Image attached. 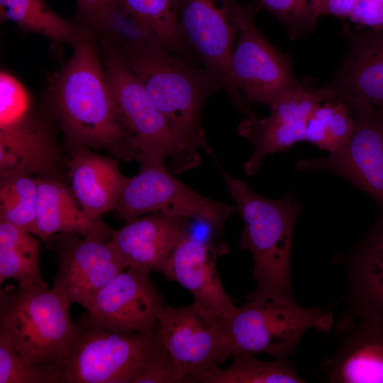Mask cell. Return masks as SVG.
I'll list each match as a JSON object with an SVG mask.
<instances>
[{"mask_svg":"<svg viewBox=\"0 0 383 383\" xmlns=\"http://www.w3.org/2000/svg\"><path fill=\"white\" fill-rule=\"evenodd\" d=\"M91 39L74 45L52 79L50 94L67 139L74 148H100L116 159H137Z\"/></svg>","mask_w":383,"mask_h":383,"instance_id":"obj_1","label":"cell"},{"mask_svg":"<svg viewBox=\"0 0 383 383\" xmlns=\"http://www.w3.org/2000/svg\"><path fill=\"white\" fill-rule=\"evenodd\" d=\"M235 210L243 221L239 248L253 257L254 291L247 301H295L291 282L294 231L301 206L294 192L279 199L262 196L218 166Z\"/></svg>","mask_w":383,"mask_h":383,"instance_id":"obj_2","label":"cell"},{"mask_svg":"<svg viewBox=\"0 0 383 383\" xmlns=\"http://www.w3.org/2000/svg\"><path fill=\"white\" fill-rule=\"evenodd\" d=\"M157 42L123 46L118 53L165 116L179 145L198 154L212 150L201 126L205 102L220 82L205 68L196 69Z\"/></svg>","mask_w":383,"mask_h":383,"instance_id":"obj_3","label":"cell"},{"mask_svg":"<svg viewBox=\"0 0 383 383\" xmlns=\"http://www.w3.org/2000/svg\"><path fill=\"white\" fill-rule=\"evenodd\" d=\"M65 296L48 287H13L0 291V333L26 358L63 369L77 323Z\"/></svg>","mask_w":383,"mask_h":383,"instance_id":"obj_4","label":"cell"},{"mask_svg":"<svg viewBox=\"0 0 383 383\" xmlns=\"http://www.w3.org/2000/svg\"><path fill=\"white\" fill-rule=\"evenodd\" d=\"M166 352L157 328L114 331L92 323L84 314L77 323L62 383H139Z\"/></svg>","mask_w":383,"mask_h":383,"instance_id":"obj_5","label":"cell"},{"mask_svg":"<svg viewBox=\"0 0 383 383\" xmlns=\"http://www.w3.org/2000/svg\"><path fill=\"white\" fill-rule=\"evenodd\" d=\"M220 319L223 332L221 364L239 353L288 358L307 331L328 332L334 323L328 306L304 308L296 301L273 300L247 301Z\"/></svg>","mask_w":383,"mask_h":383,"instance_id":"obj_6","label":"cell"},{"mask_svg":"<svg viewBox=\"0 0 383 383\" xmlns=\"http://www.w3.org/2000/svg\"><path fill=\"white\" fill-rule=\"evenodd\" d=\"M105 73L120 118L132 140L136 160L140 162L170 158L175 174L197 166L199 155L179 145L165 116L118 52L112 50L107 54Z\"/></svg>","mask_w":383,"mask_h":383,"instance_id":"obj_7","label":"cell"},{"mask_svg":"<svg viewBox=\"0 0 383 383\" xmlns=\"http://www.w3.org/2000/svg\"><path fill=\"white\" fill-rule=\"evenodd\" d=\"M165 162H139L138 172L129 178L115 206L118 216L128 223L160 212L204 223L218 231L235 211V206L192 189L177 179Z\"/></svg>","mask_w":383,"mask_h":383,"instance_id":"obj_8","label":"cell"},{"mask_svg":"<svg viewBox=\"0 0 383 383\" xmlns=\"http://www.w3.org/2000/svg\"><path fill=\"white\" fill-rule=\"evenodd\" d=\"M248 5L237 0H179L178 24L184 43L194 50L205 69L221 83L246 116L253 113L235 86L230 60Z\"/></svg>","mask_w":383,"mask_h":383,"instance_id":"obj_9","label":"cell"},{"mask_svg":"<svg viewBox=\"0 0 383 383\" xmlns=\"http://www.w3.org/2000/svg\"><path fill=\"white\" fill-rule=\"evenodd\" d=\"M0 177L44 173L59 155L48 130L34 116L31 99L12 75L0 80Z\"/></svg>","mask_w":383,"mask_h":383,"instance_id":"obj_10","label":"cell"},{"mask_svg":"<svg viewBox=\"0 0 383 383\" xmlns=\"http://www.w3.org/2000/svg\"><path fill=\"white\" fill-rule=\"evenodd\" d=\"M230 70L235 86L248 104L270 106L301 83L290 56L274 47L257 28L250 6L241 19Z\"/></svg>","mask_w":383,"mask_h":383,"instance_id":"obj_11","label":"cell"},{"mask_svg":"<svg viewBox=\"0 0 383 383\" xmlns=\"http://www.w3.org/2000/svg\"><path fill=\"white\" fill-rule=\"evenodd\" d=\"M345 104L355 123L350 140L326 156L299 159L296 169L337 174L367 194L383 212V118L365 106Z\"/></svg>","mask_w":383,"mask_h":383,"instance_id":"obj_12","label":"cell"},{"mask_svg":"<svg viewBox=\"0 0 383 383\" xmlns=\"http://www.w3.org/2000/svg\"><path fill=\"white\" fill-rule=\"evenodd\" d=\"M156 328L179 383L221 364L223 327L220 318L211 311L195 302L181 306L164 305Z\"/></svg>","mask_w":383,"mask_h":383,"instance_id":"obj_13","label":"cell"},{"mask_svg":"<svg viewBox=\"0 0 383 383\" xmlns=\"http://www.w3.org/2000/svg\"><path fill=\"white\" fill-rule=\"evenodd\" d=\"M324 101L326 97L321 87L301 82L270 105L267 116H246L238 128L239 135L253 145L243 165L245 172L253 175L268 155L306 141L308 121L314 109Z\"/></svg>","mask_w":383,"mask_h":383,"instance_id":"obj_14","label":"cell"},{"mask_svg":"<svg viewBox=\"0 0 383 383\" xmlns=\"http://www.w3.org/2000/svg\"><path fill=\"white\" fill-rule=\"evenodd\" d=\"M344 57L328 82L321 86L326 101L355 103L383 117V28L341 30Z\"/></svg>","mask_w":383,"mask_h":383,"instance_id":"obj_15","label":"cell"},{"mask_svg":"<svg viewBox=\"0 0 383 383\" xmlns=\"http://www.w3.org/2000/svg\"><path fill=\"white\" fill-rule=\"evenodd\" d=\"M58 270L52 288L86 310L96 294L126 269L109 241L74 233L55 236Z\"/></svg>","mask_w":383,"mask_h":383,"instance_id":"obj_16","label":"cell"},{"mask_svg":"<svg viewBox=\"0 0 383 383\" xmlns=\"http://www.w3.org/2000/svg\"><path fill=\"white\" fill-rule=\"evenodd\" d=\"M149 274L134 268L120 272L93 299L87 309L88 319L102 328L124 333L155 328L164 304Z\"/></svg>","mask_w":383,"mask_h":383,"instance_id":"obj_17","label":"cell"},{"mask_svg":"<svg viewBox=\"0 0 383 383\" xmlns=\"http://www.w3.org/2000/svg\"><path fill=\"white\" fill-rule=\"evenodd\" d=\"M342 341L323 363L333 383H383V316H342L337 323Z\"/></svg>","mask_w":383,"mask_h":383,"instance_id":"obj_18","label":"cell"},{"mask_svg":"<svg viewBox=\"0 0 383 383\" xmlns=\"http://www.w3.org/2000/svg\"><path fill=\"white\" fill-rule=\"evenodd\" d=\"M188 220L160 212L147 214L126 223L109 242L126 268L163 273L177 244L189 232Z\"/></svg>","mask_w":383,"mask_h":383,"instance_id":"obj_19","label":"cell"},{"mask_svg":"<svg viewBox=\"0 0 383 383\" xmlns=\"http://www.w3.org/2000/svg\"><path fill=\"white\" fill-rule=\"evenodd\" d=\"M216 255L211 243L196 240L188 232L177 244L162 274L187 289L194 302L225 318L237 306L222 285Z\"/></svg>","mask_w":383,"mask_h":383,"instance_id":"obj_20","label":"cell"},{"mask_svg":"<svg viewBox=\"0 0 383 383\" xmlns=\"http://www.w3.org/2000/svg\"><path fill=\"white\" fill-rule=\"evenodd\" d=\"M332 261L346 272L349 306L343 316H383V212L377 211L368 232Z\"/></svg>","mask_w":383,"mask_h":383,"instance_id":"obj_21","label":"cell"},{"mask_svg":"<svg viewBox=\"0 0 383 383\" xmlns=\"http://www.w3.org/2000/svg\"><path fill=\"white\" fill-rule=\"evenodd\" d=\"M37 181L35 219L31 234L42 240H48L60 233L111 240L115 231L101 217L87 213L70 188L55 179L43 178Z\"/></svg>","mask_w":383,"mask_h":383,"instance_id":"obj_22","label":"cell"},{"mask_svg":"<svg viewBox=\"0 0 383 383\" xmlns=\"http://www.w3.org/2000/svg\"><path fill=\"white\" fill-rule=\"evenodd\" d=\"M116 159L74 148L67 160L70 189L91 216L114 210L130 178L121 172Z\"/></svg>","mask_w":383,"mask_h":383,"instance_id":"obj_23","label":"cell"},{"mask_svg":"<svg viewBox=\"0 0 383 383\" xmlns=\"http://www.w3.org/2000/svg\"><path fill=\"white\" fill-rule=\"evenodd\" d=\"M226 368L218 366L189 376L183 382L191 383H304L288 358L262 361L254 354L233 355Z\"/></svg>","mask_w":383,"mask_h":383,"instance_id":"obj_24","label":"cell"},{"mask_svg":"<svg viewBox=\"0 0 383 383\" xmlns=\"http://www.w3.org/2000/svg\"><path fill=\"white\" fill-rule=\"evenodd\" d=\"M31 233L0 221V285L13 279L21 287H48L39 264L38 241Z\"/></svg>","mask_w":383,"mask_h":383,"instance_id":"obj_25","label":"cell"},{"mask_svg":"<svg viewBox=\"0 0 383 383\" xmlns=\"http://www.w3.org/2000/svg\"><path fill=\"white\" fill-rule=\"evenodd\" d=\"M1 21H12L20 28L74 46L89 39L84 30L55 13L45 0H0Z\"/></svg>","mask_w":383,"mask_h":383,"instance_id":"obj_26","label":"cell"},{"mask_svg":"<svg viewBox=\"0 0 383 383\" xmlns=\"http://www.w3.org/2000/svg\"><path fill=\"white\" fill-rule=\"evenodd\" d=\"M135 17L152 37L170 51L183 45L178 24L179 0H113Z\"/></svg>","mask_w":383,"mask_h":383,"instance_id":"obj_27","label":"cell"},{"mask_svg":"<svg viewBox=\"0 0 383 383\" xmlns=\"http://www.w3.org/2000/svg\"><path fill=\"white\" fill-rule=\"evenodd\" d=\"M355 126L344 102L326 101L314 109L308 121L306 141L328 153L334 152L348 143Z\"/></svg>","mask_w":383,"mask_h":383,"instance_id":"obj_28","label":"cell"},{"mask_svg":"<svg viewBox=\"0 0 383 383\" xmlns=\"http://www.w3.org/2000/svg\"><path fill=\"white\" fill-rule=\"evenodd\" d=\"M37 179L19 174L1 179L0 221L31 233L35 219Z\"/></svg>","mask_w":383,"mask_h":383,"instance_id":"obj_29","label":"cell"},{"mask_svg":"<svg viewBox=\"0 0 383 383\" xmlns=\"http://www.w3.org/2000/svg\"><path fill=\"white\" fill-rule=\"evenodd\" d=\"M62 377L61 368L31 362L0 333V383H62Z\"/></svg>","mask_w":383,"mask_h":383,"instance_id":"obj_30","label":"cell"},{"mask_svg":"<svg viewBox=\"0 0 383 383\" xmlns=\"http://www.w3.org/2000/svg\"><path fill=\"white\" fill-rule=\"evenodd\" d=\"M272 14L286 28L290 39L317 31L318 0H250Z\"/></svg>","mask_w":383,"mask_h":383,"instance_id":"obj_31","label":"cell"},{"mask_svg":"<svg viewBox=\"0 0 383 383\" xmlns=\"http://www.w3.org/2000/svg\"><path fill=\"white\" fill-rule=\"evenodd\" d=\"M79 11L85 20L97 29L113 28V0H76Z\"/></svg>","mask_w":383,"mask_h":383,"instance_id":"obj_32","label":"cell"},{"mask_svg":"<svg viewBox=\"0 0 383 383\" xmlns=\"http://www.w3.org/2000/svg\"><path fill=\"white\" fill-rule=\"evenodd\" d=\"M348 18L371 29L383 28V0H357Z\"/></svg>","mask_w":383,"mask_h":383,"instance_id":"obj_33","label":"cell"},{"mask_svg":"<svg viewBox=\"0 0 383 383\" xmlns=\"http://www.w3.org/2000/svg\"><path fill=\"white\" fill-rule=\"evenodd\" d=\"M357 0H318L317 11L320 16L348 17Z\"/></svg>","mask_w":383,"mask_h":383,"instance_id":"obj_34","label":"cell"},{"mask_svg":"<svg viewBox=\"0 0 383 383\" xmlns=\"http://www.w3.org/2000/svg\"><path fill=\"white\" fill-rule=\"evenodd\" d=\"M379 117H380V116H379ZM381 118H383V117H381Z\"/></svg>","mask_w":383,"mask_h":383,"instance_id":"obj_35","label":"cell"}]
</instances>
